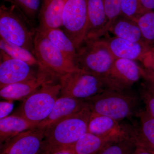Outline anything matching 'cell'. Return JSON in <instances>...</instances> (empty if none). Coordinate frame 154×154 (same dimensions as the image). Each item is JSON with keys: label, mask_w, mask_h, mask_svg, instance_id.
Listing matches in <instances>:
<instances>
[{"label": "cell", "mask_w": 154, "mask_h": 154, "mask_svg": "<svg viewBox=\"0 0 154 154\" xmlns=\"http://www.w3.org/2000/svg\"><path fill=\"white\" fill-rule=\"evenodd\" d=\"M146 43L152 47L154 46V12L148 11L144 13L137 19Z\"/></svg>", "instance_id": "obj_26"}, {"label": "cell", "mask_w": 154, "mask_h": 154, "mask_svg": "<svg viewBox=\"0 0 154 154\" xmlns=\"http://www.w3.org/2000/svg\"><path fill=\"white\" fill-rule=\"evenodd\" d=\"M105 40L116 59H126L141 61L152 48L146 43L133 42L116 36Z\"/></svg>", "instance_id": "obj_15"}, {"label": "cell", "mask_w": 154, "mask_h": 154, "mask_svg": "<svg viewBox=\"0 0 154 154\" xmlns=\"http://www.w3.org/2000/svg\"><path fill=\"white\" fill-rule=\"evenodd\" d=\"M52 154H75L70 147L62 149Z\"/></svg>", "instance_id": "obj_34"}, {"label": "cell", "mask_w": 154, "mask_h": 154, "mask_svg": "<svg viewBox=\"0 0 154 154\" xmlns=\"http://www.w3.org/2000/svg\"><path fill=\"white\" fill-rule=\"evenodd\" d=\"M145 12L154 10V0H140Z\"/></svg>", "instance_id": "obj_33"}, {"label": "cell", "mask_w": 154, "mask_h": 154, "mask_svg": "<svg viewBox=\"0 0 154 154\" xmlns=\"http://www.w3.org/2000/svg\"><path fill=\"white\" fill-rule=\"evenodd\" d=\"M13 101L7 100L0 102V119L5 118L8 116L14 109Z\"/></svg>", "instance_id": "obj_30"}, {"label": "cell", "mask_w": 154, "mask_h": 154, "mask_svg": "<svg viewBox=\"0 0 154 154\" xmlns=\"http://www.w3.org/2000/svg\"><path fill=\"white\" fill-rule=\"evenodd\" d=\"M59 82L51 81L23 100L14 114L37 125L45 119L60 95Z\"/></svg>", "instance_id": "obj_6"}, {"label": "cell", "mask_w": 154, "mask_h": 154, "mask_svg": "<svg viewBox=\"0 0 154 154\" xmlns=\"http://www.w3.org/2000/svg\"><path fill=\"white\" fill-rule=\"evenodd\" d=\"M58 80L38 69V74L29 79L8 85L1 88L0 96L9 101H23L45 83Z\"/></svg>", "instance_id": "obj_12"}, {"label": "cell", "mask_w": 154, "mask_h": 154, "mask_svg": "<svg viewBox=\"0 0 154 154\" xmlns=\"http://www.w3.org/2000/svg\"><path fill=\"white\" fill-rule=\"evenodd\" d=\"M151 50L152 51H153V52H154V46H153V47L152 48Z\"/></svg>", "instance_id": "obj_36"}, {"label": "cell", "mask_w": 154, "mask_h": 154, "mask_svg": "<svg viewBox=\"0 0 154 154\" xmlns=\"http://www.w3.org/2000/svg\"><path fill=\"white\" fill-rule=\"evenodd\" d=\"M107 22L104 35L109 31L113 23L121 16L122 0H104Z\"/></svg>", "instance_id": "obj_28"}, {"label": "cell", "mask_w": 154, "mask_h": 154, "mask_svg": "<svg viewBox=\"0 0 154 154\" xmlns=\"http://www.w3.org/2000/svg\"><path fill=\"white\" fill-rule=\"evenodd\" d=\"M145 13L140 0H122L121 16L137 22Z\"/></svg>", "instance_id": "obj_27"}, {"label": "cell", "mask_w": 154, "mask_h": 154, "mask_svg": "<svg viewBox=\"0 0 154 154\" xmlns=\"http://www.w3.org/2000/svg\"><path fill=\"white\" fill-rule=\"evenodd\" d=\"M131 127L105 116L91 113L88 132L103 137L119 138L131 136Z\"/></svg>", "instance_id": "obj_13"}, {"label": "cell", "mask_w": 154, "mask_h": 154, "mask_svg": "<svg viewBox=\"0 0 154 154\" xmlns=\"http://www.w3.org/2000/svg\"><path fill=\"white\" fill-rule=\"evenodd\" d=\"M116 37L133 42L146 43L137 22L120 16L109 31Z\"/></svg>", "instance_id": "obj_21"}, {"label": "cell", "mask_w": 154, "mask_h": 154, "mask_svg": "<svg viewBox=\"0 0 154 154\" xmlns=\"http://www.w3.org/2000/svg\"><path fill=\"white\" fill-rule=\"evenodd\" d=\"M91 113L88 105L80 112L45 128L41 154H52L74 144L88 132Z\"/></svg>", "instance_id": "obj_1"}, {"label": "cell", "mask_w": 154, "mask_h": 154, "mask_svg": "<svg viewBox=\"0 0 154 154\" xmlns=\"http://www.w3.org/2000/svg\"><path fill=\"white\" fill-rule=\"evenodd\" d=\"M92 113L108 116L118 121L135 112L137 99L125 91L107 90L86 100Z\"/></svg>", "instance_id": "obj_4"}, {"label": "cell", "mask_w": 154, "mask_h": 154, "mask_svg": "<svg viewBox=\"0 0 154 154\" xmlns=\"http://www.w3.org/2000/svg\"><path fill=\"white\" fill-rule=\"evenodd\" d=\"M44 128L36 127L1 145L0 154H41Z\"/></svg>", "instance_id": "obj_9"}, {"label": "cell", "mask_w": 154, "mask_h": 154, "mask_svg": "<svg viewBox=\"0 0 154 154\" xmlns=\"http://www.w3.org/2000/svg\"><path fill=\"white\" fill-rule=\"evenodd\" d=\"M134 154H152L143 149L137 147Z\"/></svg>", "instance_id": "obj_35"}, {"label": "cell", "mask_w": 154, "mask_h": 154, "mask_svg": "<svg viewBox=\"0 0 154 154\" xmlns=\"http://www.w3.org/2000/svg\"><path fill=\"white\" fill-rule=\"evenodd\" d=\"M122 138L100 136L87 132L70 147L75 154H97L107 145Z\"/></svg>", "instance_id": "obj_19"}, {"label": "cell", "mask_w": 154, "mask_h": 154, "mask_svg": "<svg viewBox=\"0 0 154 154\" xmlns=\"http://www.w3.org/2000/svg\"><path fill=\"white\" fill-rule=\"evenodd\" d=\"M34 29L14 5L0 7V36L5 41L26 48L34 54Z\"/></svg>", "instance_id": "obj_3"}, {"label": "cell", "mask_w": 154, "mask_h": 154, "mask_svg": "<svg viewBox=\"0 0 154 154\" xmlns=\"http://www.w3.org/2000/svg\"><path fill=\"white\" fill-rule=\"evenodd\" d=\"M0 49L15 59L23 61L32 66L38 67V63L35 55L28 50L12 44L1 38Z\"/></svg>", "instance_id": "obj_23"}, {"label": "cell", "mask_w": 154, "mask_h": 154, "mask_svg": "<svg viewBox=\"0 0 154 154\" xmlns=\"http://www.w3.org/2000/svg\"><path fill=\"white\" fill-rule=\"evenodd\" d=\"M59 83L61 87L60 96L81 100H87L107 90H116L107 78L79 69L61 76Z\"/></svg>", "instance_id": "obj_2"}, {"label": "cell", "mask_w": 154, "mask_h": 154, "mask_svg": "<svg viewBox=\"0 0 154 154\" xmlns=\"http://www.w3.org/2000/svg\"><path fill=\"white\" fill-rule=\"evenodd\" d=\"M88 106V104L86 100L60 96L56 101L48 116L37 127L45 128L63 119L80 112Z\"/></svg>", "instance_id": "obj_16"}, {"label": "cell", "mask_w": 154, "mask_h": 154, "mask_svg": "<svg viewBox=\"0 0 154 154\" xmlns=\"http://www.w3.org/2000/svg\"><path fill=\"white\" fill-rule=\"evenodd\" d=\"M137 148L132 138L128 136L111 143L97 154H134Z\"/></svg>", "instance_id": "obj_24"}, {"label": "cell", "mask_w": 154, "mask_h": 154, "mask_svg": "<svg viewBox=\"0 0 154 154\" xmlns=\"http://www.w3.org/2000/svg\"><path fill=\"white\" fill-rule=\"evenodd\" d=\"M36 126L23 117L14 114L2 119L0 120L1 145L19 134Z\"/></svg>", "instance_id": "obj_20"}, {"label": "cell", "mask_w": 154, "mask_h": 154, "mask_svg": "<svg viewBox=\"0 0 154 154\" xmlns=\"http://www.w3.org/2000/svg\"><path fill=\"white\" fill-rule=\"evenodd\" d=\"M116 59L105 39L87 40L77 49L74 63L77 68L107 78Z\"/></svg>", "instance_id": "obj_5"}, {"label": "cell", "mask_w": 154, "mask_h": 154, "mask_svg": "<svg viewBox=\"0 0 154 154\" xmlns=\"http://www.w3.org/2000/svg\"><path fill=\"white\" fill-rule=\"evenodd\" d=\"M140 94L146 110L154 118V88L147 82L142 84Z\"/></svg>", "instance_id": "obj_29"}, {"label": "cell", "mask_w": 154, "mask_h": 154, "mask_svg": "<svg viewBox=\"0 0 154 154\" xmlns=\"http://www.w3.org/2000/svg\"><path fill=\"white\" fill-rule=\"evenodd\" d=\"M87 10L88 26L84 42L104 36L107 22L104 0H87Z\"/></svg>", "instance_id": "obj_17"}, {"label": "cell", "mask_w": 154, "mask_h": 154, "mask_svg": "<svg viewBox=\"0 0 154 154\" xmlns=\"http://www.w3.org/2000/svg\"><path fill=\"white\" fill-rule=\"evenodd\" d=\"M12 3L34 27V22L41 8V0H12Z\"/></svg>", "instance_id": "obj_25"}, {"label": "cell", "mask_w": 154, "mask_h": 154, "mask_svg": "<svg viewBox=\"0 0 154 154\" xmlns=\"http://www.w3.org/2000/svg\"><path fill=\"white\" fill-rule=\"evenodd\" d=\"M0 88L36 76L33 66L23 61L15 59L2 51H0Z\"/></svg>", "instance_id": "obj_10"}, {"label": "cell", "mask_w": 154, "mask_h": 154, "mask_svg": "<svg viewBox=\"0 0 154 154\" xmlns=\"http://www.w3.org/2000/svg\"><path fill=\"white\" fill-rule=\"evenodd\" d=\"M40 32L60 50L67 57L74 63L77 54L76 48L63 30L60 28H52Z\"/></svg>", "instance_id": "obj_22"}, {"label": "cell", "mask_w": 154, "mask_h": 154, "mask_svg": "<svg viewBox=\"0 0 154 154\" xmlns=\"http://www.w3.org/2000/svg\"><path fill=\"white\" fill-rule=\"evenodd\" d=\"M137 115L138 121L136 125L131 127V137L137 147L154 154V118L146 109Z\"/></svg>", "instance_id": "obj_14"}, {"label": "cell", "mask_w": 154, "mask_h": 154, "mask_svg": "<svg viewBox=\"0 0 154 154\" xmlns=\"http://www.w3.org/2000/svg\"><path fill=\"white\" fill-rule=\"evenodd\" d=\"M142 77L146 82L150 84L154 88V72L145 68L142 69Z\"/></svg>", "instance_id": "obj_32"}, {"label": "cell", "mask_w": 154, "mask_h": 154, "mask_svg": "<svg viewBox=\"0 0 154 154\" xmlns=\"http://www.w3.org/2000/svg\"><path fill=\"white\" fill-rule=\"evenodd\" d=\"M88 26L87 0H66L62 27L77 49L85 41Z\"/></svg>", "instance_id": "obj_8"}, {"label": "cell", "mask_w": 154, "mask_h": 154, "mask_svg": "<svg viewBox=\"0 0 154 154\" xmlns=\"http://www.w3.org/2000/svg\"><path fill=\"white\" fill-rule=\"evenodd\" d=\"M141 62L144 68L154 72V52L152 50L146 54Z\"/></svg>", "instance_id": "obj_31"}, {"label": "cell", "mask_w": 154, "mask_h": 154, "mask_svg": "<svg viewBox=\"0 0 154 154\" xmlns=\"http://www.w3.org/2000/svg\"><path fill=\"white\" fill-rule=\"evenodd\" d=\"M34 49L38 69L58 80L61 76L78 69L72 61L37 28L34 36Z\"/></svg>", "instance_id": "obj_7"}, {"label": "cell", "mask_w": 154, "mask_h": 154, "mask_svg": "<svg viewBox=\"0 0 154 154\" xmlns=\"http://www.w3.org/2000/svg\"><path fill=\"white\" fill-rule=\"evenodd\" d=\"M66 0H42L38 15L39 31L60 28Z\"/></svg>", "instance_id": "obj_18"}, {"label": "cell", "mask_w": 154, "mask_h": 154, "mask_svg": "<svg viewBox=\"0 0 154 154\" xmlns=\"http://www.w3.org/2000/svg\"><path fill=\"white\" fill-rule=\"evenodd\" d=\"M142 69L135 61L116 59L107 78L116 90L126 91L142 77Z\"/></svg>", "instance_id": "obj_11"}]
</instances>
